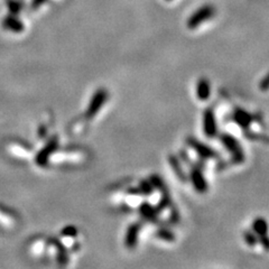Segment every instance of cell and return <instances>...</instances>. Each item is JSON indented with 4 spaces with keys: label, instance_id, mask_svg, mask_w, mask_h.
<instances>
[{
    "label": "cell",
    "instance_id": "20",
    "mask_svg": "<svg viewBox=\"0 0 269 269\" xmlns=\"http://www.w3.org/2000/svg\"><path fill=\"white\" fill-rule=\"evenodd\" d=\"M258 241L259 244L263 245L264 249H266V250L269 251V236L268 235L258 237Z\"/></svg>",
    "mask_w": 269,
    "mask_h": 269
},
{
    "label": "cell",
    "instance_id": "5",
    "mask_svg": "<svg viewBox=\"0 0 269 269\" xmlns=\"http://www.w3.org/2000/svg\"><path fill=\"white\" fill-rule=\"evenodd\" d=\"M190 178L191 182H192L194 190H196L197 193H205L206 191H208V183H206L204 175L197 165L191 164Z\"/></svg>",
    "mask_w": 269,
    "mask_h": 269
},
{
    "label": "cell",
    "instance_id": "12",
    "mask_svg": "<svg viewBox=\"0 0 269 269\" xmlns=\"http://www.w3.org/2000/svg\"><path fill=\"white\" fill-rule=\"evenodd\" d=\"M139 212L143 218L150 221H155L156 218H157V214L159 213L157 209H156V206H153L150 203H148V202H144V203L140 204Z\"/></svg>",
    "mask_w": 269,
    "mask_h": 269
},
{
    "label": "cell",
    "instance_id": "15",
    "mask_svg": "<svg viewBox=\"0 0 269 269\" xmlns=\"http://www.w3.org/2000/svg\"><path fill=\"white\" fill-rule=\"evenodd\" d=\"M155 236L158 238V239L169 241V243H171V241L175 240V236L174 233L171 231V230L166 229V228H161L158 229L157 231L155 232Z\"/></svg>",
    "mask_w": 269,
    "mask_h": 269
},
{
    "label": "cell",
    "instance_id": "16",
    "mask_svg": "<svg viewBox=\"0 0 269 269\" xmlns=\"http://www.w3.org/2000/svg\"><path fill=\"white\" fill-rule=\"evenodd\" d=\"M138 189L140 191V194H144V196H150L154 192V186L151 185L150 181H146V179L140 181Z\"/></svg>",
    "mask_w": 269,
    "mask_h": 269
},
{
    "label": "cell",
    "instance_id": "4",
    "mask_svg": "<svg viewBox=\"0 0 269 269\" xmlns=\"http://www.w3.org/2000/svg\"><path fill=\"white\" fill-rule=\"evenodd\" d=\"M108 98V92L106 91V89H99L95 95H93L91 101H90L87 112H85V117L88 119H92L98 112L101 110V108L104 104V102L107 101Z\"/></svg>",
    "mask_w": 269,
    "mask_h": 269
},
{
    "label": "cell",
    "instance_id": "1",
    "mask_svg": "<svg viewBox=\"0 0 269 269\" xmlns=\"http://www.w3.org/2000/svg\"><path fill=\"white\" fill-rule=\"evenodd\" d=\"M216 8L212 5H204L202 6L201 8H198L196 11L191 15V17L189 18L188 23V28L190 29H196L201 24H203L204 22L211 19L214 15H216Z\"/></svg>",
    "mask_w": 269,
    "mask_h": 269
},
{
    "label": "cell",
    "instance_id": "10",
    "mask_svg": "<svg viewBox=\"0 0 269 269\" xmlns=\"http://www.w3.org/2000/svg\"><path fill=\"white\" fill-rule=\"evenodd\" d=\"M57 148V139L56 138H53L52 140H50V142L49 143V145L46 146L44 149H42L41 150V153L38 154L37 156V164L38 165H45L46 161H48L49 157V155L53 153L54 150H55Z\"/></svg>",
    "mask_w": 269,
    "mask_h": 269
},
{
    "label": "cell",
    "instance_id": "3",
    "mask_svg": "<svg viewBox=\"0 0 269 269\" xmlns=\"http://www.w3.org/2000/svg\"><path fill=\"white\" fill-rule=\"evenodd\" d=\"M186 144H188V146L192 148L202 159H212L219 157V154H218L217 150H214L213 148L205 145V144L197 140L196 138L192 137V136L186 138Z\"/></svg>",
    "mask_w": 269,
    "mask_h": 269
},
{
    "label": "cell",
    "instance_id": "19",
    "mask_svg": "<svg viewBox=\"0 0 269 269\" xmlns=\"http://www.w3.org/2000/svg\"><path fill=\"white\" fill-rule=\"evenodd\" d=\"M259 89L261 90V91H267V90L269 89V72L266 74V75H265L264 79L260 81Z\"/></svg>",
    "mask_w": 269,
    "mask_h": 269
},
{
    "label": "cell",
    "instance_id": "7",
    "mask_svg": "<svg viewBox=\"0 0 269 269\" xmlns=\"http://www.w3.org/2000/svg\"><path fill=\"white\" fill-rule=\"evenodd\" d=\"M233 122H235L238 126H239L241 129H244L247 131L248 128L250 127L251 122L255 120L253 116L251 114H249L248 111L244 110V109H236L235 112H233L232 116Z\"/></svg>",
    "mask_w": 269,
    "mask_h": 269
},
{
    "label": "cell",
    "instance_id": "17",
    "mask_svg": "<svg viewBox=\"0 0 269 269\" xmlns=\"http://www.w3.org/2000/svg\"><path fill=\"white\" fill-rule=\"evenodd\" d=\"M244 238H245V241L247 243V245H251V247L256 245V244L258 243V238H257L255 233H252L251 231H248V230H245V231L244 232Z\"/></svg>",
    "mask_w": 269,
    "mask_h": 269
},
{
    "label": "cell",
    "instance_id": "11",
    "mask_svg": "<svg viewBox=\"0 0 269 269\" xmlns=\"http://www.w3.org/2000/svg\"><path fill=\"white\" fill-rule=\"evenodd\" d=\"M2 26L3 28L10 30V32L14 33H21L24 30V25L23 23L19 21V19L15 18L14 16H7L2 21Z\"/></svg>",
    "mask_w": 269,
    "mask_h": 269
},
{
    "label": "cell",
    "instance_id": "13",
    "mask_svg": "<svg viewBox=\"0 0 269 269\" xmlns=\"http://www.w3.org/2000/svg\"><path fill=\"white\" fill-rule=\"evenodd\" d=\"M252 230L257 238L268 235V222L266 221V219H264V218H257V219H255L252 222Z\"/></svg>",
    "mask_w": 269,
    "mask_h": 269
},
{
    "label": "cell",
    "instance_id": "21",
    "mask_svg": "<svg viewBox=\"0 0 269 269\" xmlns=\"http://www.w3.org/2000/svg\"><path fill=\"white\" fill-rule=\"evenodd\" d=\"M45 1H46V0H33V1H32L33 8H38V7L42 6Z\"/></svg>",
    "mask_w": 269,
    "mask_h": 269
},
{
    "label": "cell",
    "instance_id": "8",
    "mask_svg": "<svg viewBox=\"0 0 269 269\" xmlns=\"http://www.w3.org/2000/svg\"><path fill=\"white\" fill-rule=\"evenodd\" d=\"M140 225L139 222H135V223H131L127 229L126 236H124V245L128 249H134L138 243L139 238V232H140Z\"/></svg>",
    "mask_w": 269,
    "mask_h": 269
},
{
    "label": "cell",
    "instance_id": "22",
    "mask_svg": "<svg viewBox=\"0 0 269 269\" xmlns=\"http://www.w3.org/2000/svg\"><path fill=\"white\" fill-rule=\"evenodd\" d=\"M167 1H171V0H167Z\"/></svg>",
    "mask_w": 269,
    "mask_h": 269
},
{
    "label": "cell",
    "instance_id": "18",
    "mask_svg": "<svg viewBox=\"0 0 269 269\" xmlns=\"http://www.w3.org/2000/svg\"><path fill=\"white\" fill-rule=\"evenodd\" d=\"M77 235V231H76V229L72 227V225H70V227H66L63 231H62V236H64V237H70V238H74V237H76Z\"/></svg>",
    "mask_w": 269,
    "mask_h": 269
},
{
    "label": "cell",
    "instance_id": "9",
    "mask_svg": "<svg viewBox=\"0 0 269 269\" xmlns=\"http://www.w3.org/2000/svg\"><path fill=\"white\" fill-rule=\"evenodd\" d=\"M196 96L201 101H206L211 96V85H210L209 80L205 77H202L197 81Z\"/></svg>",
    "mask_w": 269,
    "mask_h": 269
},
{
    "label": "cell",
    "instance_id": "14",
    "mask_svg": "<svg viewBox=\"0 0 269 269\" xmlns=\"http://www.w3.org/2000/svg\"><path fill=\"white\" fill-rule=\"evenodd\" d=\"M169 162L170 165L171 166V169L174 170L175 174L177 175V177L181 179L182 182H186V179H188V176H186V174L184 173V171H183V167L181 165V162L178 161V158L176 156L174 155H170L169 156Z\"/></svg>",
    "mask_w": 269,
    "mask_h": 269
},
{
    "label": "cell",
    "instance_id": "6",
    "mask_svg": "<svg viewBox=\"0 0 269 269\" xmlns=\"http://www.w3.org/2000/svg\"><path fill=\"white\" fill-rule=\"evenodd\" d=\"M203 131L208 138H214L218 135L217 118L211 107L205 109L203 114Z\"/></svg>",
    "mask_w": 269,
    "mask_h": 269
},
{
    "label": "cell",
    "instance_id": "2",
    "mask_svg": "<svg viewBox=\"0 0 269 269\" xmlns=\"http://www.w3.org/2000/svg\"><path fill=\"white\" fill-rule=\"evenodd\" d=\"M220 140L227 150L232 156V159L236 163H243L245 161V154L243 148L238 140L230 134H222L220 136Z\"/></svg>",
    "mask_w": 269,
    "mask_h": 269
}]
</instances>
